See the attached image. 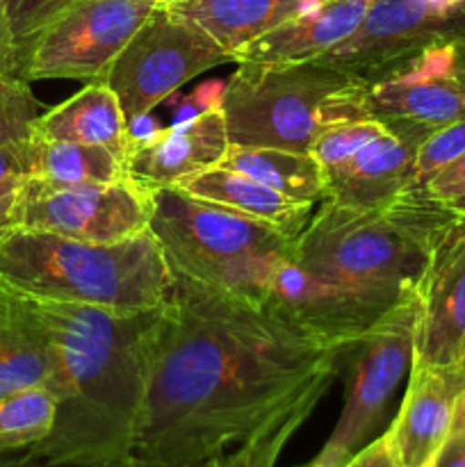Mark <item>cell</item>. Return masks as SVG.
<instances>
[{
  "instance_id": "cell-1",
  "label": "cell",
  "mask_w": 465,
  "mask_h": 467,
  "mask_svg": "<svg viewBox=\"0 0 465 467\" xmlns=\"http://www.w3.org/2000/svg\"><path fill=\"white\" fill-rule=\"evenodd\" d=\"M346 349L292 328L242 296L173 276L146 337L137 467L222 456L305 390L333 381Z\"/></svg>"
},
{
  "instance_id": "cell-2",
  "label": "cell",
  "mask_w": 465,
  "mask_h": 467,
  "mask_svg": "<svg viewBox=\"0 0 465 467\" xmlns=\"http://www.w3.org/2000/svg\"><path fill=\"white\" fill-rule=\"evenodd\" d=\"M21 295V292H18ZM53 363L57 418L27 450L48 467L132 465L146 392V337L155 310L117 313L21 295Z\"/></svg>"
},
{
  "instance_id": "cell-3",
  "label": "cell",
  "mask_w": 465,
  "mask_h": 467,
  "mask_svg": "<svg viewBox=\"0 0 465 467\" xmlns=\"http://www.w3.org/2000/svg\"><path fill=\"white\" fill-rule=\"evenodd\" d=\"M456 219L418 194H399L378 210L322 201L292 242L290 258L377 322L418 290L433 249Z\"/></svg>"
},
{
  "instance_id": "cell-4",
  "label": "cell",
  "mask_w": 465,
  "mask_h": 467,
  "mask_svg": "<svg viewBox=\"0 0 465 467\" xmlns=\"http://www.w3.org/2000/svg\"><path fill=\"white\" fill-rule=\"evenodd\" d=\"M171 283L150 231L117 244L35 231H14L0 240V285L36 299L144 313L167 301Z\"/></svg>"
},
{
  "instance_id": "cell-5",
  "label": "cell",
  "mask_w": 465,
  "mask_h": 467,
  "mask_svg": "<svg viewBox=\"0 0 465 467\" xmlns=\"http://www.w3.org/2000/svg\"><path fill=\"white\" fill-rule=\"evenodd\" d=\"M150 196L149 231L171 276L263 306L274 267L290 254L294 240L178 187H155Z\"/></svg>"
},
{
  "instance_id": "cell-6",
  "label": "cell",
  "mask_w": 465,
  "mask_h": 467,
  "mask_svg": "<svg viewBox=\"0 0 465 467\" xmlns=\"http://www.w3.org/2000/svg\"><path fill=\"white\" fill-rule=\"evenodd\" d=\"M360 78L319 62H237L222 112L231 144L310 153L326 126L365 119Z\"/></svg>"
},
{
  "instance_id": "cell-7",
  "label": "cell",
  "mask_w": 465,
  "mask_h": 467,
  "mask_svg": "<svg viewBox=\"0 0 465 467\" xmlns=\"http://www.w3.org/2000/svg\"><path fill=\"white\" fill-rule=\"evenodd\" d=\"M419 313L422 299L418 287L401 296L345 351V404L326 445L315 456V465L342 467L377 436L397 388L413 368Z\"/></svg>"
},
{
  "instance_id": "cell-8",
  "label": "cell",
  "mask_w": 465,
  "mask_h": 467,
  "mask_svg": "<svg viewBox=\"0 0 465 467\" xmlns=\"http://www.w3.org/2000/svg\"><path fill=\"white\" fill-rule=\"evenodd\" d=\"M232 62L231 55L176 9H155L109 67L105 85L126 119L149 114L201 73Z\"/></svg>"
},
{
  "instance_id": "cell-9",
  "label": "cell",
  "mask_w": 465,
  "mask_h": 467,
  "mask_svg": "<svg viewBox=\"0 0 465 467\" xmlns=\"http://www.w3.org/2000/svg\"><path fill=\"white\" fill-rule=\"evenodd\" d=\"M153 0H73L14 59L26 80L98 82L155 12Z\"/></svg>"
},
{
  "instance_id": "cell-10",
  "label": "cell",
  "mask_w": 465,
  "mask_h": 467,
  "mask_svg": "<svg viewBox=\"0 0 465 467\" xmlns=\"http://www.w3.org/2000/svg\"><path fill=\"white\" fill-rule=\"evenodd\" d=\"M463 87L459 39L438 41L388 71L360 78V114L422 144L438 128L465 117Z\"/></svg>"
},
{
  "instance_id": "cell-11",
  "label": "cell",
  "mask_w": 465,
  "mask_h": 467,
  "mask_svg": "<svg viewBox=\"0 0 465 467\" xmlns=\"http://www.w3.org/2000/svg\"><path fill=\"white\" fill-rule=\"evenodd\" d=\"M153 196L130 176L117 182L53 187L26 178L16 231L53 233L91 244H117L149 231Z\"/></svg>"
},
{
  "instance_id": "cell-12",
  "label": "cell",
  "mask_w": 465,
  "mask_h": 467,
  "mask_svg": "<svg viewBox=\"0 0 465 467\" xmlns=\"http://www.w3.org/2000/svg\"><path fill=\"white\" fill-rule=\"evenodd\" d=\"M463 32L465 21L438 12L429 0H374L354 35L317 62L369 78Z\"/></svg>"
},
{
  "instance_id": "cell-13",
  "label": "cell",
  "mask_w": 465,
  "mask_h": 467,
  "mask_svg": "<svg viewBox=\"0 0 465 467\" xmlns=\"http://www.w3.org/2000/svg\"><path fill=\"white\" fill-rule=\"evenodd\" d=\"M419 299L413 365L460 368L465 360V219H456L433 249Z\"/></svg>"
},
{
  "instance_id": "cell-14",
  "label": "cell",
  "mask_w": 465,
  "mask_h": 467,
  "mask_svg": "<svg viewBox=\"0 0 465 467\" xmlns=\"http://www.w3.org/2000/svg\"><path fill=\"white\" fill-rule=\"evenodd\" d=\"M465 390L460 368H418L408 374L404 400L390 427V441L404 467H429L445 442L456 401Z\"/></svg>"
},
{
  "instance_id": "cell-15",
  "label": "cell",
  "mask_w": 465,
  "mask_h": 467,
  "mask_svg": "<svg viewBox=\"0 0 465 467\" xmlns=\"http://www.w3.org/2000/svg\"><path fill=\"white\" fill-rule=\"evenodd\" d=\"M418 146L390 130L381 132L345 162L322 171L324 201L354 210L386 208L408 185Z\"/></svg>"
},
{
  "instance_id": "cell-16",
  "label": "cell",
  "mask_w": 465,
  "mask_h": 467,
  "mask_svg": "<svg viewBox=\"0 0 465 467\" xmlns=\"http://www.w3.org/2000/svg\"><path fill=\"white\" fill-rule=\"evenodd\" d=\"M228 146L231 140L222 108L210 109L185 123L167 126L153 144L130 155L126 160L128 176L149 190L171 187L222 162Z\"/></svg>"
},
{
  "instance_id": "cell-17",
  "label": "cell",
  "mask_w": 465,
  "mask_h": 467,
  "mask_svg": "<svg viewBox=\"0 0 465 467\" xmlns=\"http://www.w3.org/2000/svg\"><path fill=\"white\" fill-rule=\"evenodd\" d=\"M374 0H324L317 12L299 16L246 46L237 62L304 64L317 62L349 39Z\"/></svg>"
},
{
  "instance_id": "cell-18",
  "label": "cell",
  "mask_w": 465,
  "mask_h": 467,
  "mask_svg": "<svg viewBox=\"0 0 465 467\" xmlns=\"http://www.w3.org/2000/svg\"><path fill=\"white\" fill-rule=\"evenodd\" d=\"M171 187H178V190L210 201V203L235 210L260 223H267L290 240L299 237V233L304 231L315 213V203L287 199V196L269 190L263 182L249 178L246 173L222 167V164H214L194 176L182 178Z\"/></svg>"
},
{
  "instance_id": "cell-19",
  "label": "cell",
  "mask_w": 465,
  "mask_h": 467,
  "mask_svg": "<svg viewBox=\"0 0 465 467\" xmlns=\"http://www.w3.org/2000/svg\"><path fill=\"white\" fill-rule=\"evenodd\" d=\"M322 5L324 0H190L176 12L208 32L235 64L246 46Z\"/></svg>"
},
{
  "instance_id": "cell-20",
  "label": "cell",
  "mask_w": 465,
  "mask_h": 467,
  "mask_svg": "<svg viewBox=\"0 0 465 467\" xmlns=\"http://www.w3.org/2000/svg\"><path fill=\"white\" fill-rule=\"evenodd\" d=\"M128 119L117 94L98 82H85L76 96L41 114L35 123V137L73 144L105 146L126 160Z\"/></svg>"
},
{
  "instance_id": "cell-21",
  "label": "cell",
  "mask_w": 465,
  "mask_h": 467,
  "mask_svg": "<svg viewBox=\"0 0 465 467\" xmlns=\"http://www.w3.org/2000/svg\"><path fill=\"white\" fill-rule=\"evenodd\" d=\"M50 381L53 363L39 327L21 295L0 285V400Z\"/></svg>"
},
{
  "instance_id": "cell-22",
  "label": "cell",
  "mask_w": 465,
  "mask_h": 467,
  "mask_svg": "<svg viewBox=\"0 0 465 467\" xmlns=\"http://www.w3.org/2000/svg\"><path fill=\"white\" fill-rule=\"evenodd\" d=\"M219 164L246 173L287 199L315 205L326 199L322 169L310 153L231 144Z\"/></svg>"
},
{
  "instance_id": "cell-23",
  "label": "cell",
  "mask_w": 465,
  "mask_h": 467,
  "mask_svg": "<svg viewBox=\"0 0 465 467\" xmlns=\"http://www.w3.org/2000/svg\"><path fill=\"white\" fill-rule=\"evenodd\" d=\"M32 181L53 187L117 182L128 178L126 160L105 146L32 137Z\"/></svg>"
},
{
  "instance_id": "cell-24",
  "label": "cell",
  "mask_w": 465,
  "mask_h": 467,
  "mask_svg": "<svg viewBox=\"0 0 465 467\" xmlns=\"http://www.w3.org/2000/svg\"><path fill=\"white\" fill-rule=\"evenodd\" d=\"M333 381H324L319 386L305 390L299 400L292 401L287 409L274 415L272 420L263 424L255 433H251L246 441L235 445L232 450L222 454V467H274L278 456L285 450L287 442L292 441L301 424L310 418L324 395L328 392Z\"/></svg>"
},
{
  "instance_id": "cell-25",
  "label": "cell",
  "mask_w": 465,
  "mask_h": 467,
  "mask_svg": "<svg viewBox=\"0 0 465 467\" xmlns=\"http://www.w3.org/2000/svg\"><path fill=\"white\" fill-rule=\"evenodd\" d=\"M57 397L36 386L0 400V454H21L39 445L53 431Z\"/></svg>"
},
{
  "instance_id": "cell-26",
  "label": "cell",
  "mask_w": 465,
  "mask_h": 467,
  "mask_svg": "<svg viewBox=\"0 0 465 467\" xmlns=\"http://www.w3.org/2000/svg\"><path fill=\"white\" fill-rule=\"evenodd\" d=\"M41 114L30 80L12 68H0V146L30 141Z\"/></svg>"
},
{
  "instance_id": "cell-27",
  "label": "cell",
  "mask_w": 465,
  "mask_h": 467,
  "mask_svg": "<svg viewBox=\"0 0 465 467\" xmlns=\"http://www.w3.org/2000/svg\"><path fill=\"white\" fill-rule=\"evenodd\" d=\"M465 153V117L454 123L438 128L436 132L427 137L415 150L413 169H410L408 185L401 194L418 192L431 176H436L440 169L454 162L459 155Z\"/></svg>"
},
{
  "instance_id": "cell-28",
  "label": "cell",
  "mask_w": 465,
  "mask_h": 467,
  "mask_svg": "<svg viewBox=\"0 0 465 467\" xmlns=\"http://www.w3.org/2000/svg\"><path fill=\"white\" fill-rule=\"evenodd\" d=\"M386 130L388 128L374 119H346V121L331 123L317 135L310 155L322 171H328Z\"/></svg>"
},
{
  "instance_id": "cell-29",
  "label": "cell",
  "mask_w": 465,
  "mask_h": 467,
  "mask_svg": "<svg viewBox=\"0 0 465 467\" xmlns=\"http://www.w3.org/2000/svg\"><path fill=\"white\" fill-rule=\"evenodd\" d=\"M73 0H9L7 26L12 39L14 59L21 53L23 46L48 26L62 9H67Z\"/></svg>"
},
{
  "instance_id": "cell-30",
  "label": "cell",
  "mask_w": 465,
  "mask_h": 467,
  "mask_svg": "<svg viewBox=\"0 0 465 467\" xmlns=\"http://www.w3.org/2000/svg\"><path fill=\"white\" fill-rule=\"evenodd\" d=\"M410 194L424 196L438 208L465 219V153L459 155L454 162L440 169L418 192H410Z\"/></svg>"
},
{
  "instance_id": "cell-31",
  "label": "cell",
  "mask_w": 465,
  "mask_h": 467,
  "mask_svg": "<svg viewBox=\"0 0 465 467\" xmlns=\"http://www.w3.org/2000/svg\"><path fill=\"white\" fill-rule=\"evenodd\" d=\"M223 89H226V80H210L196 87L187 96H178L171 105V123L169 126H178V123L201 117L210 109L222 108Z\"/></svg>"
},
{
  "instance_id": "cell-32",
  "label": "cell",
  "mask_w": 465,
  "mask_h": 467,
  "mask_svg": "<svg viewBox=\"0 0 465 467\" xmlns=\"http://www.w3.org/2000/svg\"><path fill=\"white\" fill-rule=\"evenodd\" d=\"M429 467H465V390L456 401L450 433Z\"/></svg>"
},
{
  "instance_id": "cell-33",
  "label": "cell",
  "mask_w": 465,
  "mask_h": 467,
  "mask_svg": "<svg viewBox=\"0 0 465 467\" xmlns=\"http://www.w3.org/2000/svg\"><path fill=\"white\" fill-rule=\"evenodd\" d=\"M342 467H404L390 441V433L383 431L374 436L367 445L360 447Z\"/></svg>"
},
{
  "instance_id": "cell-34",
  "label": "cell",
  "mask_w": 465,
  "mask_h": 467,
  "mask_svg": "<svg viewBox=\"0 0 465 467\" xmlns=\"http://www.w3.org/2000/svg\"><path fill=\"white\" fill-rule=\"evenodd\" d=\"M162 130L164 126L150 112L130 119L126 130V160L130 158V155H135L137 150L153 144V141L162 135Z\"/></svg>"
},
{
  "instance_id": "cell-35",
  "label": "cell",
  "mask_w": 465,
  "mask_h": 467,
  "mask_svg": "<svg viewBox=\"0 0 465 467\" xmlns=\"http://www.w3.org/2000/svg\"><path fill=\"white\" fill-rule=\"evenodd\" d=\"M32 171V140L0 146V181L27 178Z\"/></svg>"
},
{
  "instance_id": "cell-36",
  "label": "cell",
  "mask_w": 465,
  "mask_h": 467,
  "mask_svg": "<svg viewBox=\"0 0 465 467\" xmlns=\"http://www.w3.org/2000/svg\"><path fill=\"white\" fill-rule=\"evenodd\" d=\"M26 178L0 181V240L16 231V210Z\"/></svg>"
},
{
  "instance_id": "cell-37",
  "label": "cell",
  "mask_w": 465,
  "mask_h": 467,
  "mask_svg": "<svg viewBox=\"0 0 465 467\" xmlns=\"http://www.w3.org/2000/svg\"><path fill=\"white\" fill-rule=\"evenodd\" d=\"M7 7L9 0H0V68H12L14 71V50L12 39H9Z\"/></svg>"
},
{
  "instance_id": "cell-38",
  "label": "cell",
  "mask_w": 465,
  "mask_h": 467,
  "mask_svg": "<svg viewBox=\"0 0 465 467\" xmlns=\"http://www.w3.org/2000/svg\"><path fill=\"white\" fill-rule=\"evenodd\" d=\"M39 463L30 459L27 451H21V454H0V467H35Z\"/></svg>"
},
{
  "instance_id": "cell-39",
  "label": "cell",
  "mask_w": 465,
  "mask_h": 467,
  "mask_svg": "<svg viewBox=\"0 0 465 467\" xmlns=\"http://www.w3.org/2000/svg\"><path fill=\"white\" fill-rule=\"evenodd\" d=\"M153 3L158 9H178L190 3V0H153Z\"/></svg>"
},
{
  "instance_id": "cell-40",
  "label": "cell",
  "mask_w": 465,
  "mask_h": 467,
  "mask_svg": "<svg viewBox=\"0 0 465 467\" xmlns=\"http://www.w3.org/2000/svg\"><path fill=\"white\" fill-rule=\"evenodd\" d=\"M187 467H222V456H214V459L203 461V463H194V465H187Z\"/></svg>"
},
{
  "instance_id": "cell-41",
  "label": "cell",
  "mask_w": 465,
  "mask_h": 467,
  "mask_svg": "<svg viewBox=\"0 0 465 467\" xmlns=\"http://www.w3.org/2000/svg\"><path fill=\"white\" fill-rule=\"evenodd\" d=\"M459 46H460V53H463V57H465V32L459 36Z\"/></svg>"
},
{
  "instance_id": "cell-42",
  "label": "cell",
  "mask_w": 465,
  "mask_h": 467,
  "mask_svg": "<svg viewBox=\"0 0 465 467\" xmlns=\"http://www.w3.org/2000/svg\"><path fill=\"white\" fill-rule=\"evenodd\" d=\"M35 467H48V465H35ZM98 467H137V465L132 463V465H98Z\"/></svg>"
},
{
  "instance_id": "cell-43",
  "label": "cell",
  "mask_w": 465,
  "mask_h": 467,
  "mask_svg": "<svg viewBox=\"0 0 465 467\" xmlns=\"http://www.w3.org/2000/svg\"><path fill=\"white\" fill-rule=\"evenodd\" d=\"M310 467H322V465H315V463H310Z\"/></svg>"
},
{
  "instance_id": "cell-44",
  "label": "cell",
  "mask_w": 465,
  "mask_h": 467,
  "mask_svg": "<svg viewBox=\"0 0 465 467\" xmlns=\"http://www.w3.org/2000/svg\"><path fill=\"white\" fill-rule=\"evenodd\" d=\"M463 365H465V360H463Z\"/></svg>"
}]
</instances>
